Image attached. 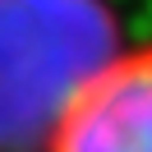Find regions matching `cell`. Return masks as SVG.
I'll list each match as a JSON object with an SVG mask.
<instances>
[{
	"label": "cell",
	"instance_id": "1",
	"mask_svg": "<svg viewBox=\"0 0 152 152\" xmlns=\"http://www.w3.org/2000/svg\"><path fill=\"white\" fill-rule=\"evenodd\" d=\"M46 152H152V37L111 46L65 97Z\"/></svg>",
	"mask_w": 152,
	"mask_h": 152
}]
</instances>
